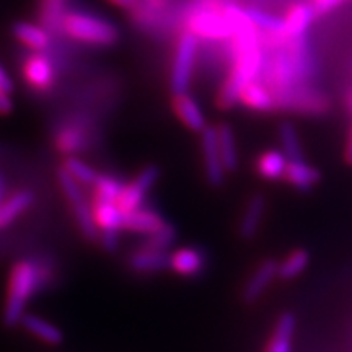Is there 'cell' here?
<instances>
[{
  "label": "cell",
  "instance_id": "obj_1",
  "mask_svg": "<svg viewBox=\"0 0 352 352\" xmlns=\"http://www.w3.org/2000/svg\"><path fill=\"white\" fill-rule=\"evenodd\" d=\"M39 284V270L32 261H20L13 267L8 284V296L3 308V323L15 327L23 318L30 298L36 292Z\"/></svg>",
  "mask_w": 352,
  "mask_h": 352
},
{
  "label": "cell",
  "instance_id": "obj_2",
  "mask_svg": "<svg viewBox=\"0 0 352 352\" xmlns=\"http://www.w3.org/2000/svg\"><path fill=\"white\" fill-rule=\"evenodd\" d=\"M263 69V52L261 46L248 47V50L236 51V63L233 67L230 77L223 83L222 90H220L217 103L220 108L228 109L235 107L240 101L241 90L256 80Z\"/></svg>",
  "mask_w": 352,
  "mask_h": 352
},
{
  "label": "cell",
  "instance_id": "obj_3",
  "mask_svg": "<svg viewBox=\"0 0 352 352\" xmlns=\"http://www.w3.org/2000/svg\"><path fill=\"white\" fill-rule=\"evenodd\" d=\"M63 30L70 38L95 46H113L120 38V32L111 21L83 12L65 13Z\"/></svg>",
  "mask_w": 352,
  "mask_h": 352
},
{
  "label": "cell",
  "instance_id": "obj_4",
  "mask_svg": "<svg viewBox=\"0 0 352 352\" xmlns=\"http://www.w3.org/2000/svg\"><path fill=\"white\" fill-rule=\"evenodd\" d=\"M197 39L199 38L189 30L179 36L170 76V90L173 96L188 94L189 87H191L192 70H195L197 54Z\"/></svg>",
  "mask_w": 352,
  "mask_h": 352
},
{
  "label": "cell",
  "instance_id": "obj_5",
  "mask_svg": "<svg viewBox=\"0 0 352 352\" xmlns=\"http://www.w3.org/2000/svg\"><path fill=\"white\" fill-rule=\"evenodd\" d=\"M91 208H94L101 245L109 253L116 252L118 245H120V232L122 230V210L118 202L104 199H95Z\"/></svg>",
  "mask_w": 352,
  "mask_h": 352
},
{
  "label": "cell",
  "instance_id": "obj_6",
  "mask_svg": "<svg viewBox=\"0 0 352 352\" xmlns=\"http://www.w3.org/2000/svg\"><path fill=\"white\" fill-rule=\"evenodd\" d=\"M272 95L276 98V108L292 109V111L308 114L323 113L328 108L327 100L323 96L311 94L310 90L298 85L276 90L272 91Z\"/></svg>",
  "mask_w": 352,
  "mask_h": 352
},
{
  "label": "cell",
  "instance_id": "obj_7",
  "mask_svg": "<svg viewBox=\"0 0 352 352\" xmlns=\"http://www.w3.org/2000/svg\"><path fill=\"white\" fill-rule=\"evenodd\" d=\"M160 178V168L157 165H147L129 184H124L121 196L118 197V206L122 212L142 208V202L147 192Z\"/></svg>",
  "mask_w": 352,
  "mask_h": 352
},
{
  "label": "cell",
  "instance_id": "obj_8",
  "mask_svg": "<svg viewBox=\"0 0 352 352\" xmlns=\"http://www.w3.org/2000/svg\"><path fill=\"white\" fill-rule=\"evenodd\" d=\"M201 152L202 164H204L206 182L212 188H220L223 182H226L227 171L223 168L222 158H220L217 145V129L214 126H208L201 132Z\"/></svg>",
  "mask_w": 352,
  "mask_h": 352
},
{
  "label": "cell",
  "instance_id": "obj_9",
  "mask_svg": "<svg viewBox=\"0 0 352 352\" xmlns=\"http://www.w3.org/2000/svg\"><path fill=\"white\" fill-rule=\"evenodd\" d=\"M189 32L197 38L228 39L233 36V26L226 13L206 10L195 13L189 20Z\"/></svg>",
  "mask_w": 352,
  "mask_h": 352
},
{
  "label": "cell",
  "instance_id": "obj_10",
  "mask_svg": "<svg viewBox=\"0 0 352 352\" xmlns=\"http://www.w3.org/2000/svg\"><path fill=\"white\" fill-rule=\"evenodd\" d=\"M23 77L34 90L46 91L54 83V65L44 54L33 52L26 57L23 64Z\"/></svg>",
  "mask_w": 352,
  "mask_h": 352
},
{
  "label": "cell",
  "instance_id": "obj_11",
  "mask_svg": "<svg viewBox=\"0 0 352 352\" xmlns=\"http://www.w3.org/2000/svg\"><path fill=\"white\" fill-rule=\"evenodd\" d=\"M277 277V261L276 259H266L254 270V272L250 276V279L246 280L241 290V298L246 303L256 302L259 297L266 292V289L270 287Z\"/></svg>",
  "mask_w": 352,
  "mask_h": 352
},
{
  "label": "cell",
  "instance_id": "obj_12",
  "mask_svg": "<svg viewBox=\"0 0 352 352\" xmlns=\"http://www.w3.org/2000/svg\"><path fill=\"white\" fill-rule=\"evenodd\" d=\"M165 223L166 220L152 209L138 208L122 212V230L140 233V235H152Z\"/></svg>",
  "mask_w": 352,
  "mask_h": 352
},
{
  "label": "cell",
  "instance_id": "obj_13",
  "mask_svg": "<svg viewBox=\"0 0 352 352\" xmlns=\"http://www.w3.org/2000/svg\"><path fill=\"white\" fill-rule=\"evenodd\" d=\"M208 258L206 254L197 248H186L176 250L175 253L170 254V270H173L176 274L183 277H196L206 270Z\"/></svg>",
  "mask_w": 352,
  "mask_h": 352
},
{
  "label": "cell",
  "instance_id": "obj_14",
  "mask_svg": "<svg viewBox=\"0 0 352 352\" xmlns=\"http://www.w3.org/2000/svg\"><path fill=\"white\" fill-rule=\"evenodd\" d=\"M129 267L139 274H151L170 270V253L164 250L144 248L138 250L129 256Z\"/></svg>",
  "mask_w": 352,
  "mask_h": 352
},
{
  "label": "cell",
  "instance_id": "obj_15",
  "mask_svg": "<svg viewBox=\"0 0 352 352\" xmlns=\"http://www.w3.org/2000/svg\"><path fill=\"white\" fill-rule=\"evenodd\" d=\"M175 111L188 129L195 132H202L208 127L206 114L199 107V103L189 94L175 96Z\"/></svg>",
  "mask_w": 352,
  "mask_h": 352
},
{
  "label": "cell",
  "instance_id": "obj_16",
  "mask_svg": "<svg viewBox=\"0 0 352 352\" xmlns=\"http://www.w3.org/2000/svg\"><path fill=\"white\" fill-rule=\"evenodd\" d=\"M297 328L296 315L285 311L277 318L271 341L266 347V352H292L294 334Z\"/></svg>",
  "mask_w": 352,
  "mask_h": 352
},
{
  "label": "cell",
  "instance_id": "obj_17",
  "mask_svg": "<svg viewBox=\"0 0 352 352\" xmlns=\"http://www.w3.org/2000/svg\"><path fill=\"white\" fill-rule=\"evenodd\" d=\"M284 178L287 179L290 186L298 189V191H310L320 183L321 173L318 168L308 165L302 158V160H289Z\"/></svg>",
  "mask_w": 352,
  "mask_h": 352
},
{
  "label": "cell",
  "instance_id": "obj_18",
  "mask_svg": "<svg viewBox=\"0 0 352 352\" xmlns=\"http://www.w3.org/2000/svg\"><path fill=\"white\" fill-rule=\"evenodd\" d=\"M264 212H266V199L263 195H254L252 199L248 201L246 208L241 215L239 223V233L241 239L252 240L256 236L263 223Z\"/></svg>",
  "mask_w": 352,
  "mask_h": 352
},
{
  "label": "cell",
  "instance_id": "obj_19",
  "mask_svg": "<svg viewBox=\"0 0 352 352\" xmlns=\"http://www.w3.org/2000/svg\"><path fill=\"white\" fill-rule=\"evenodd\" d=\"M12 33L21 44L38 52L47 50L51 41L50 33L41 25L30 23V21H19V23H15L12 28Z\"/></svg>",
  "mask_w": 352,
  "mask_h": 352
},
{
  "label": "cell",
  "instance_id": "obj_20",
  "mask_svg": "<svg viewBox=\"0 0 352 352\" xmlns=\"http://www.w3.org/2000/svg\"><path fill=\"white\" fill-rule=\"evenodd\" d=\"M240 101L254 111H272L276 108V98L272 91L263 83L253 80L240 94Z\"/></svg>",
  "mask_w": 352,
  "mask_h": 352
},
{
  "label": "cell",
  "instance_id": "obj_21",
  "mask_svg": "<svg viewBox=\"0 0 352 352\" xmlns=\"http://www.w3.org/2000/svg\"><path fill=\"white\" fill-rule=\"evenodd\" d=\"M20 323L23 324L26 331H30L33 336H36L38 340H41L44 342H47V344L57 346L64 341V333L60 331L54 323L41 318V316L25 314Z\"/></svg>",
  "mask_w": 352,
  "mask_h": 352
},
{
  "label": "cell",
  "instance_id": "obj_22",
  "mask_svg": "<svg viewBox=\"0 0 352 352\" xmlns=\"http://www.w3.org/2000/svg\"><path fill=\"white\" fill-rule=\"evenodd\" d=\"M215 129H217V145L223 168L227 173H233L239 168V148H236L235 132L228 124H220Z\"/></svg>",
  "mask_w": 352,
  "mask_h": 352
},
{
  "label": "cell",
  "instance_id": "obj_23",
  "mask_svg": "<svg viewBox=\"0 0 352 352\" xmlns=\"http://www.w3.org/2000/svg\"><path fill=\"white\" fill-rule=\"evenodd\" d=\"M34 202V195L32 191H20L8 197L6 202L0 204V228L10 226L15 222L25 210H28Z\"/></svg>",
  "mask_w": 352,
  "mask_h": 352
},
{
  "label": "cell",
  "instance_id": "obj_24",
  "mask_svg": "<svg viewBox=\"0 0 352 352\" xmlns=\"http://www.w3.org/2000/svg\"><path fill=\"white\" fill-rule=\"evenodd\" d=\"M287 157L283 151H267L261 153L256 160L258 173L266 179H280L284 178L285 168H287Z\"/></svg>",
  "mask_w": 352,
  "mask_h": 352
},
{
  "label": "cell",
  "instance_id": "obj_25",
  "mask_svg": "<svg viewBox=\"0 0 352 352\" xmlns=\"http://www.w3.org/2000/svg\"><path fill=\"white\" fill-rule=\"evenodd\" d=\"M315 19V12L310 6H296L290 8L285 19V36L287 38H298L307 33L308 26Z\"/></svg>",
  "mask_w": 352,
  "mask_h": 352
},
{
  "label": "cell",
  "instance_id": "obj_26",
  "mask_svg": "<svg viewBox=\"0 0 352 352\" xmlns=\"http://www.w3.org/2000/svg\"><path fill=\"white\" fill-rule=\"evenodd\" d=\"M65 16V0H41L39 7V19H41V26L50 32H59L63 30Z\"/></svg>",
  "mask_w": 352,
  "mask_h": 352
},
{
  "label": "cell",
  "instance_id": "obj_27",
  "mask_svg": "<svg viewBox=\"0 0 352 352\" xmlns=\"http://www.w3.org/2000/svg\"><path fill=\"white\" fill-rule=\"evenodd\" d=\"M308 263H310V253L307 250H296L283 261L277 263V277L283 280L296 279L307 270Z\"/></svg>",
  "mask_w": 352,
  "mask_h": 352
},
{
  "label": "cell",
  "instance_id": "obj_28",
  "mask_svg": "<svg viewBox=\"0 0 352 352\" xmlns=\"http://www.w3.org/2000/svg\"><path fill=\"white\" fill-rule=\"evenodd\" d=\"M70 206H72L74 215H76V220L78 223V228H80L82 235L85 236L87 240H98L100 232L95 222L94 208H91L90 202L87 201V197H83V199L74 202V204Z\"/></svg>",
  "mask_w": 352,
  "mask_h": 352
},
{
  "label": "cell",
  "instance_id": "obj_29",
  "mask_svg": "<svg viewBox=\"0 0 352 352\" xmlns=\"http://www.w3.org/2000/svg\"><path fill=\"white\" fill-rule=\"evenodd\" d=\"M246 16L252 23L256 26V30H263V32L270 33L271 36H285V21L279 16H272L270 13L261 12L259 8H246Z\"/></svg>",
  "mask_w": 352,
  "mask_h": 352
},
{
  "label": "cell",
  "instance_id": "obj_30",
  "mask_svg": "<svg viewBox=\"0 0 352 352\" xmlns=\"http://www.w3.org/2000/svg\"><path fill=\"white\" fill-rule=\"evenodd\" d=\"M279 142L283 147V153L287 160H302L303 152L297 129L290 122H284L279 127Z\"/></svg>",
  "mask_w": 352,
  "mask_h": 352
},
{
  "label": "cell",
  "instance_id": "obj_31",
  "mask_svg": "<svg viewBox=\"0 0 352 352\" xmlns=\"http://www.w3.org/2000/svg\"><path fill=\"white\" fill-rule=\"evenodd\" d=\"M63 168L67 171L76 182H78L80 184H85V186H94L96 179H98V173H96L94 166H90L87 162H83L77 157L65 158V164Z\"/></svg>",
  "mask_w": 352,
  "mask_h": 352
},
{
  "label": "cell",
  "instance_id": "obj_32",
  "mask_svg": "<svg viewBox=\"0 0 352 352\" xmlns=\"http://www.w3.org/2000/svg\"><path fill=\"white\" fill-rule=\"evenodd\" d=\"M95 199H104L118 202V197L121 196L124 183L121 179L114 178L109 175H98V179L95 182Z\"/></svg>",
  "mask_w": 352,
  "mask_h": 352
},
{
  "label": "cell",
  "instance_id": "obj_33",
  "mask_svg": "<svg viewBox=\"0 0 352 352\" xmlns=\"http://www.w3.org/2000/svg\"><path fill=\"white\" fill-rule=\"evenodd\" d=\"M85 142V134H83V131L78 129V127H69V129L60 131L56 139L57 148L64 153H76L78 151H82Z\"/></svg>",
  "mask_w": 352,
  "mask_h": 352
},
{
  "label": "cell",
  "instance_id": "obj_34",
  "mask_svg": "<svg viewBox=\"0 0 352 352\" xmlns=\"http://www.w3.org/2000/svg\"><path fill=\"white\" fill-rule=\"evenodd\" d=\"M176 239H178V232H176V228L171 226V223L166 222L165 226H162L157 232H153L152 235L147 236L145 248L164 250V252H168V248L173 246Z\"/></svg>",
  "mask_w": 352,
  "mask_h": 352
},
{
  "label": "cell",
  "instance_id": "obj_35",
  "mask_svg": "<svg viewBox=\"0 0 352 352\" xmlns=\"http://www.w3.org/2000/svg\"><path fill=\"white\" fill-rule=\"evenodd\" d=\"M57 182H59V186L63 189V192L65 195V197H67L70 204H74V202L80 201L85 197V195H83L82 184L76 182V179H74L64 168L57 171Z\"/></svg>",
  "mask_w": 352,
  "mask_h": 352
},
{
  "label": "cell",
  "instance_id": "obj_36",
  "mask_svg": "<svg viewBox=\"0 0 352 352\" xmlns=\"http://www.w3.org/2000/svg\"><path fill=\"white\" fill-rule=\"evenodd\" d=\"M342 0H314V8L315 15H324V13L331 12L333 8H336L338 6H341Z\"/></svg>",
  "mask_w": 352,
  "mask_h": 352
},
{
  "label": "cell",
  "instance_id": "obj_37",
  "mask_svg": "<svg viewBox=\"0 0 352 352\" xmlns=\"http://www.w3.org/2000/svg\"><path fill=\"white\" fill-rule=\"evenodd\" d=\"M12 94H7V91L0 90V114H8L12 113L13 109V101H12Z\"/></svg>",
  "mask_w": 352,
  "mask_h": 352
},
{
  "label": "cell",
  "instance_id": "obj_38",
  "mask_svg": "<svg viewBox=\"0 0 352 352\" xmlns=\"http://www.w3.org/2000/svg\"><path fill=\"white\" fill-rule=\"evenodd\" d=\"M0 90L7 91V94H12L13 91V82L8 74L6 72V69L0 65Z\"/></svg>",
  "mask_w": 352,
  "mask_h": 352
},
{
  "label": "cell",
  "instance_id": "obj_39",
  "mask_svg": "<svg viewBox=\"0 0 352 352\" xmlns=\"http://www.w3.org/2000/svg\"><path fill=\"white\" fill-rule=\"evenodd\" d=\"M109 2H111L113 6H116V7L131 8V7H134L135 3H138V0H109Z\"/></svg>",
  "mask_w": 352,
  "mask_h": 352
},
{
  "label": "cell",
  "instance_id": "obj_40",
  "mask_svg": "<svg viewBox=\"0 0 352 352\" xmlns=\"http://www.w3.org/2000/svg\"><path fill=\"white\" fill-rule=\"evenodd\" d=\"M346 160H347V164L352 165V132H351L349 142H347V148H346Z\"/></svg>",
  "mask_w": 352,
  "mask_h": 352
},
{
  "label": "cell",
  "instance_id": "obj_41",
  "mask_svg": "<svg viewBox=\"0 0 352 352\" xmlns=\"http://www.w3.org/2000/svg\"><path fill=\"white\" fill-rule=\"evenodd\" d=\"M0 196H2V188H0Z\"/></svg>",
  "mask_w": 352,
  "mask_h": 352
}]
</instances>
